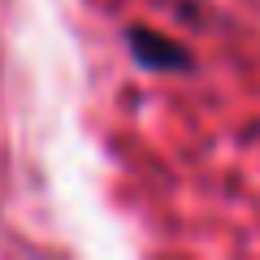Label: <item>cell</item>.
<instances>
[{
    "label": "cell",
    "instance_id": "1",
    "mask_svg": "<svg viewBox=\"0 0 260 260\" xmlns=\"http://www.w3.org/2000/svg\"><path fill=\"white\" fill-rule=\"evenodd\" d=\"M130 48H135V61L148 65V70H186V65H191V56H186V48L178 44V39L156 35V30H148V26L130 30Z\"/></svg>",
    "mask_w": 260,
    "mask_h": 260
}]
</instances>
